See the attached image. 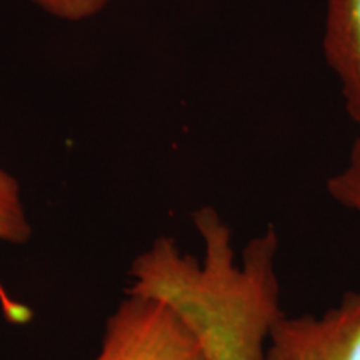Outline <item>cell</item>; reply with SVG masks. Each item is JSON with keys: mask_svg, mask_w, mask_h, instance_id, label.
Segmentation results:
<instances>
[{"mask_svg": "<svg viewBox=\"0 0 360 360\" xmlns=\"http://www.w3.org/2000/svg\"><path fill=\"white\" fill-rule=\"evenodd\" d=\"M30 232L32 227L27 217L19 182L7 170L0 169V242L25 244Z\"/></svg>", "mask_w": 360, "mask_h": 360, "instance_id": "4", "label": "cell"}, {"mask_svg": "<svg viewBox=\"0 0 360 360\" xmlns=\"http://www.w3.org/2000/svg\"><path fill=\"white\" fill-rule=\"evenodd\" d=\"M30 2L57 19L77 22L90 19L103 11L110 0H30Z\"/></svg>", "mask_w": 360, "mask_h": 360, "instance_id": "6", "label": "cell"}, {"mask_svg": "<svg viewBox=\"0 0 360 360\" xmlns=\"http://www.w3.org/2000/svg\"><path fill=\"white\" fill-rule=\"evenodd\" d=\"M264 360H360V292H347L322 315L282 314L269 332Z\"/></svg>", "mask_w": 360, "mask_h": 360, "instance_id": "2", "label": "cell"}, {"mask_svg": "<svg viewBox=\"0 0 360 360\" xmlns=\"http://www.w3.org/2000/svg\"><path fill=\"white\" fill-rule=\"evenodd\" d=\"M210 360H255V359L244 352H237V350H225V352L215 354L214 357H210Z\"/></svg>", "mask_w": 360, "mask_h": 360, "instance_id": "7", "label": "cell"}, {"mask_svg": "<svg viewBox=\"0 0 360 360\" xmlns=\"http://www.w3.org/2000/svg\"><path fill=\"white\" fill-rule=\"evenodd\" d=\"M323 53L345 109L360 127V0H327Z\"/></svg>", "mask_w": 360, "mask_h": 360, "instance_id": "3", "label": "cell"}, {"mask_svg": "<svg viewBox=\"0 0 360 360\" xmlns=\"http://www.w3.org/2000/svg\"><path fill=\"white\" fill-rule=\"evenodd\" d=\"M94 360H207L199 335L160 297L130 292L107 319Z\"/></svg>", "mask_w": 360, "mask_h": 360, "instance_id": "1", "label": "cell"}, {"mask_svg": "<svg viewBox=\"0 0 360 360\" xmlns=\"http://www.w3.org/2000/svg\"><path fill=\"white\" fill-rule=\"evenodd\" d=\"M332 199L360 215V137L350 148L349 159L327 180Z\"/></svg>", "mask_w": 360, "mask_h": 360, "instance_id": "5", "label": "cell"}]
</instances>
